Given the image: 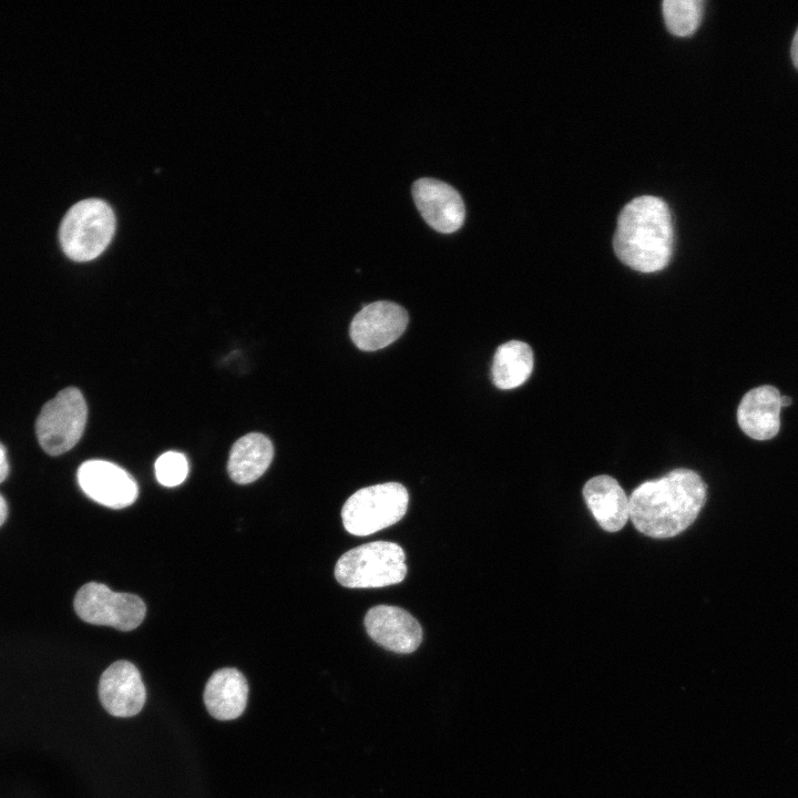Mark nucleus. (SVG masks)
Returning a JSON list of instances; mask_svg holds the SVG:
<instances>
[{"label":"nucleus","mask_w":798,"mask_h":798,"mask_svg":"<svg viewBox=\"0 0 798 798\" xmlns=\"http://www.w3.org/2000/svg\"><path fill=\"white\" fill-rule=\"evenodd\" d=\"M707 487L689 469L643 482L630 497V519L649 538L667 539L685 531L706 502Z\"/></svg>","instance_id":"1"},{"label":"nucleus","mask_w":798,"mask_h":798,"mask_svg":"<svg viewBox=\"0 0 798 798\" xmlns=\"http://www.w3.org/2000/svg\"><path fill=\"white\" fill-rule=\"evenodd\" d=\"M673 245V219L662 198L643 195L622 208L613 247L623 264L641 273L658 272L667 266Z\"/></svg>","instance_id":"2"},{"label":"nucleus","mask_w":798,"mask_h":798,"mask_svg":"<svg viewBox=\"0 0 798 798\" xmlns=\"http://www.w3.org/2000/svg\"><path fill=\"white\" fill-rule=\"evenodd\" d=\"M115 231L111 206L100 198H85L72 205L59 228L63 253L75 262H89L102 254Z\"/></svg>","instance_id":"3"},{"label":"nucleus","mask_w":798,"mask_h":798,"mask_svg":"<svg viewBox=\"0 0 798 798\" xmlns=\"http://www.w3.org/2000/svg\"><path fill=\"white\" fill-rule=\"evenodd\" d=\"M407 574L406 554L389 541H375L342 554L335 566L336 580L346 587L369 589L400 583Z\"/></svg>","instance_id":"4"},{"label":"nucleus","mask_w":798,"mask_h":798,"mask_svg":"<svg viewBox=\"0 0 798 798\" xmlns=\"http://www.w3.org/2000/svg\"><path fill=\"white\" fill-rule=\"evenodd\" d=\"M407 489L398 482L361 488L348 498L341 509L344 528L350 534L365 536L386 529L406 514Z\"/></svg>","instance_id":"5"},{"label":"nucleus","mask_w":798,"mask_h":798,"mask_svg":"<svg viewBox=\"0 0 798 798\" xmlns=\"http://www.w3.org/2000/svg\"><path fill=\"white\" fill-rule=\"evenodd\" d=\"M88 407L78 388L61 390L41 409L35 432L41 448L50 456L71 450L82 437L86 424Z\"/></svg>","instance_id":"6"},{"label":"nucleus","mask_w":798,"mask_h":798,"mask_svg":"<svg viewBox=\"0 0 798 798\" xmlns=\"http://www.w3.org/2000/svg\"><path fill=\"white\" fill-rule=\"evenodd\" d=\"M73 606L84 622L120 631L136 628L146 612L144 602L137 595L113 592L98 582L81 586L75 594Z\"/></svg>","instance_id":"7"},{"label":"nucleus","mask_w":798,"mask_h":798,"mask_svg":"<svg viewBox=\"0 0 798 798\" xmlns=\"http://www.w3.org/2000/svg\"><path fill=\"white\" fill-rule=\"evenodd\" d=\"M78 482L90 499L112 509L131 505L139 494L132 475L105 460L84 461L78 470Z\"/></svg>","instance_id":"8"},{"label":"nucleus","mask_w":798,"mask_h":798,"mask_svg":"<svg viewBox=\"0 0 798 798\" xmlns=\"http://www.w3.org/2000/svg\"><path fill=\"white\" fill-rule=\"evenodd\" d=\"M407 325L408 314L403 307L380 300L365 306L354 317L349 334L359 349L374 351L397 340Z\"/></svg>","instance_id":"9"},{"label":"nucleus","mask_w":798,"mask_h":798,"mask_svg":"<svg viewBox=\"0 0 798 798\" xmlns=\"http://www.w3.org/2000/svg\"><path fill=\"white\" fill-rule=\"evenodd\" d=\"M367 634L388 651L409 654L422 641L419 622L406 610L392 605L371 607L364 620Z\"/></svg>","instance_id":"10"},{"label":"nucleus","mask_w":798,"mask_h":798,"mask_svg":"<svg viewBox=\"0 0 798 798\" xmlns=\"http://www.w3.org/2000/svg\"><path fill=\"white\" fill-rule=\"evenodd\" d=\"M99 697L104 709L115 717H131L141 712L146 692L136 666L116 661L101 675Z\"/></svg>","instance_id":"11"},{"label":"nucleus","mask_w":798,"mask_h":798,"mask_svg":"<svg viewBox=\"0 0 798 798\" xmlns=\"http://www.w3.org/2000/svg\"><path fill=\"white\" fill-rule=\"evenodd\" d=\"M412 196L424 221L436 231L452 233L463 224V201L448 183L430 177L419 178L412 185Z\"/></svg>","instance_id":"12"},{"label":"nucleus","mask_w":798,"mask_h":798,"mask_svg":"<svg viewBox=\"0 0 798 798\" xmlns=\"http://www.w3.org/2000/svg\"><path fill=\"white\" fill-rule=\"evenodd\" d=\"M780 393L770 385L750 389L737 409L740 429L755 440H769L780 429Z\"/></svg>","instance_id":"13"},{"label":"nucleus","mask_w":798,"mask_h":798,"mask_svg":"<svg viewBox=\"0 0 798 798\" xmlns=\"http://www.w3.org/2000/svg\"><path fill=\"white\" fill-rule=\"evenodd\" d=\"M583 497L596 522L607 532L620 531L630 519V498L618 482L610 475L590 479Z\"/></svg>","instance_id":"14"},{"label":"nucleus","mask_w":798,"mask_h":798,"mask_svg":"<svg viewBox=\"0 0 798 798\" xmlns=\"http://www.w3.org/2000/svg\"><path fill=\"white\" fill-rule=\"evenodd\" d=\"M248 684L236 668L225 667L214 672L208 678L203 698L214 718L231 720L239 717L247 704Z\"/></svg>","instance_id":"15"},{"label":"nucleus","mask_w":798,"mask_h":798,"mask_svg":"<svg viewBox=\"0 0 798 798\" xmlns=\"http://www.w3.org/2000/svg\"><path fill=\"white\" fill-rule=\"evenodd\" d=\"M273 457L274 447L266 436L257 432L245 434L231 449L228 475L239 484L254 482L268 469Z\"/></svg>","instance_id":"16"},{"label":"nucleus","mask_w":798,"mask_h":798,"mask_svg":"<svg viewBox=\"0 0 798 798\" xmlns=\"http://www.w3.org/2000/svg\"><path fill=\"white\" fill-rule=\"evenodd\" d=\"M533 370V352L530 346L520 340L502 344L495 351L492 362L493 383L503 390L524 383Z\"/></svg>","instance_id":"17"},{"label":"nucleus","mask_w":798,"mask_h":798,"mask_svg":"<svg viewBox=\"0 0 798 798\" xmlns=\"http://www.w3.org/2000/svg\"><path fill=\"white\" fill-rule=\"evenodd\" d=\"M662 7L665 24L672 34L687 37L698 28L703 14V1L665 0Z\"/></svg>","instance_id":"18"},{"label":"nucleus","mask_w":798,"mask_h":798,"mask_svg":"<svg viewBox=\"0 0 798 798\" xmlns=\"http://www.w3.org/2000/svg\"><path fill=\"white\" fill-rule=\"evenodd\" d=\"M187 473V459L181 452L167 451L161 454L155 462L156 479L164 487L180 485L186 479Z\"/></svg>","instance_id":"19"},{"label":"nucleus","mask_w":798,"mask_h":798,"mask_svg":"<svg viewBox=\"0 0 798 798\" xmlns=\"http://www.w3.org/2000/svg\"><path fill=\"white\" fill-rule=\"evenodd\" d=\"M9 474V462L7 457V450L2 443H0V483L3 482Z\"/></svg>","instance_id":"20"},{"label":"nucleus","mask_w":798,"mask_h":798,"mask_svg":"<svg viewBox=\"0 0 798 798\" xmlns=\"http://www.w3.org/2000/svg\"><path fill=\"white\" fill-rule=\"evenodd\" d=\"M791 59H792L795 66L798 69V29L792 39Z\"/></svg>","instance_id":"21"},{"label":"nucleus","mask_w":798,"mask_h":798,"mask_svg":"<svg viewBox=\"0 0 798 798\" xmlns=\"http://www.w3.org/2000/svg\"><path fill=\"white\" fill-rule=\"evenodd\" d=\"M8 516V504L4 498L0 494V526L4 523Z\"/></svg>","instance_id":"22"},{"label":"nucleus","mask_w":798,"mask_h":798,"mask_svg":"<svg viewBox=\"0 0 798 798\" xmlns=\"http://www.w3.org/2000/svg\"><path fill=\"white\" fill-rule=\"evenodd\" d=\"M780 405H781V408L787 407V406L791 405V399L787 396H780Z\"/></svg>","instance_id":"23"}]
</instances>
